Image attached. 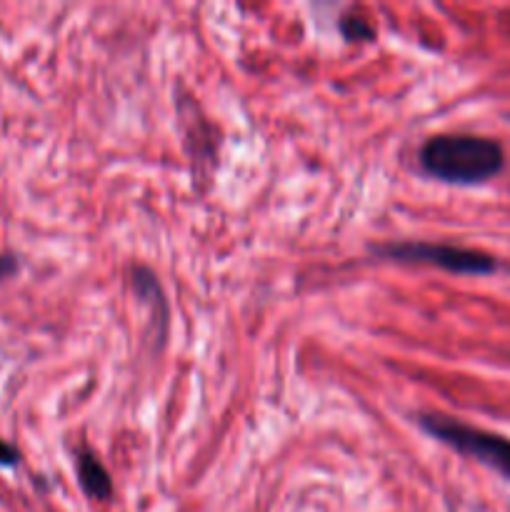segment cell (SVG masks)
<instances>
[{
    "instance_id": "1",
    "label": "cell",
    "mask_w": 510,
    "mask_h": 512,
    "mask_svg": "<svg viewBox=\"0 0 510 512\" xmlns=\"http://www.w3.org/2000/svg\"><path fill=\"white\" fill-rule=\"evenodd\" d=\"M420 168L430 178L450 185H480L503 173L505 150L485 135L440 133L423 143Z\"/></svg>"
},
{
    "instance_id": "2",
    "label": "cell",
    "mask_w": 510,
    "mask_h": 512,
    "mask_svg": "<svg viewBox=\"0 0 510 512\" xmlns=\"http://www.w3.org/2000/svg\"><path fill=\"white\" fill-rule=\"evenodd\" d=\"M418 425L430 438L443 443L445 448L455 450L463 458L475 460V463L485 465V468L495 470L505 480H510V438H505V435L473 428V425L460 423V420L448 418L443 413H420Z\"/></svg>"
},
{
    "instance_id": "3",
    "label": "cell",
    "mask_w": 510,
    "mask_h": 512,
    "mask_svg": "<svg viewBox=\"0 0 510 512\" xmlns=\"http://www.w3.org/2000/svg\"><path fill=\"white\" fill-rule=\"evenodd\" d=\"M375 255L395 263H418L433 265V268L448 270L458 275H493L498 270V260L483 250L460 248V245L445 243H420V240H408V243H383L375 245Z\"/></svg>"
},
{
    "instance_id": "4",
    "label": "cell",
    "mask_w": 510,
    "mask_h": 512,
    "mask_svg": "<svg viewBox=\"0 0 510 512\" xmlns=\"http://www.w3.org/2000/svg\"><path fill=\"white\" fill-rule=\"evenodd\" d=\"M75 470H78V483L83 493L93 500H110L113 495V480L105 465L88 450H80L75 458Z\"/></svg>"
},
{
    "instance_id": "5",
    "label": "cell",
    "mask_w": 510,
    "mask_h": 512,
    "mask_svg": "<svg viewBox=\"0 0 510 512\" xmlns=\"http://www.w3.org/2000/svg\"><path fill=\"white\" fill-rule=\"evenodd\" d=\"M133 290L138 300L148 303L150 308H158V313L168 320V303H165L163 288H160L158 278L145 265H135L133 268Z\"/></svg>"
},
{
    "instance_id": "6",
    "label": "cell",
    "mask_w": 510,
    "mask_h": 512,
    "mask_svg": "<svg viewBox=\"0 0 510 512\" xmlns=\"http://www.w3.org/2000/svg\"><path fill=\"white\" fill-rule=\"evenodd\" d=\"M340 33H343V38L350 40V43H368V40L375 38L373 25L353 13H345L343 18H340Z\"/></svg>"
},
{
    "instance_id": "7",
    "label": "cell",
    "mask_w": 510,
    "mask_h": 512,
    "mask_svg": "<svg viewBox=\"0 0 510 512\" xmlns=\"http://www.w3.org/2000/svg\"><path fill=\"white\" fill-rule=\"evenodd\" d=\"M18 460H20L18 450L0 438V465H5V468H13V465H18Z\"/></svg>"
},
{
    "instance_id": "8",
    "label": "cell",
    "mask_w": 510,
    "mask_h": 512,
    "mask_svg": "<svg viewBox=\"0 0 510 512\" xmlns=\"http://www.w3.org/2000/svg\"><path fill=\"white\" fill-rule=\"evenodd\" d=\"M15 270H18V263H15L13 255L0 253V278H8V275H13Z\"/></svg>"
}]
</instances>
